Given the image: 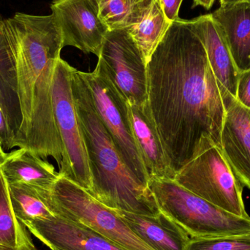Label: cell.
I'll list each match as a JSON object with an SVG mask.
<instances>
[{
	"instance_id": "27",
	"label": "cell",
	"mask_w": 250,
	"mask_h": 250,
	"mask_svg": "<svg viewBox=\"0 0 250 250\" xmlns=\"http://www.w3.org/2000/svg\"><path fill=\"white\" fill-rule=\"evenodd\" d=\"M215 0H193L194 6H201L207 10H209L214 4Z\"/></svg>"
},
{
	"instance_id": "2",
	"label": "cell",
	"mask_w": 250,
	"mask_h": 250,
	"mask_svg": "<svg viewBox=\"0 0 250 250\" xmlns=\"http://www.w3.org/2000/svg\"><path fill=\"white\" fill-rule=\"evenodd\" d=\"M4 23L22 115L17 147L43 160L51 157L60 168L62 148L53 111L52 84L64 48L61 30L52 14L16 13Z\"/></svg>"
},
{
	"instance_id": "25",
	"label": "cell",
	"mask_w": 250,
	"mask_h": 250,
	"mask_svg": "<svg viewBox=\"0 0 250 250\" xmlns=\"http://www.w3.org/2000/svg\"><path fill=\"white\" fill-rule=\"evenodd\" d=\"M16 147L14 137L7 124L5 116L0 108V149L7 153Z\"/></svg>"
},
{
	"instance_id": "5",
	"label": "cell",
	"mask_w": 250,
	"mask_h": 250,
	"mask_svg": "<svg viewBox=\"0 0 250 250\" xmlns=\"http://www.w3.org/2000/svg\"><path fill=\"white\" fill-rule=\"evenodd\" d=\"M173 180L215 207L242 218L250 219L244 203L243 185L233 173L221 148L204 137L190 161Z\"/></svg>"
},
{
	"instance_id": "23",
	"label": "cell",
	"mask_w": 250,
	"mask_h": 250,
	"mask_svg": "<svg viewBox=\"0 0 250 250\" xmlns=\"http://www.w3.org/2000/svg\"><path fill=\"white\" fill-rule=\"evenodd\" d=\"M185 250H250V235L192 239Z\"/></svg>"
},
{
	"instance_id": "29",
	"label": "cell",
	"mask_w": 250,
	"mask_h": 250,
	"mask_svg": "<svg viewBox=\"0 0 250 250\" xmlns=\"http://www.w3.org/2000/svg\"><path fill=\"white\" fill-rule=\"evenodd\" d=\"M0 250H21L17 248H10V247L0 246Z\"/></svg>"
},
{
	"instance_id": "16",
	"label": "cell",
	"mask_w": 250,
	"mask_h": 250,
	"mask_svg": "<svg viewBox=\"0 0 250 250\" xmlns=\"http://www.w3.org/2000/svg\"><path fill=\"white\" fill-rule=\"evenodd\" d=\"M0 172L7 183L24 185L36 192L51 190L61 176L51 163L26 148L5 153Z\"/></svg>"
},
{
	"instance_id": "15",
	"label": "cell",
	"mask_w": 250,
	"mask_h": 250,
	"mask_svg": "<svg viewBox=\"0 0 250 250\" xmlns=\"http://www.w3.org/2000/svg\"><path fill=\"white\" fill-rule=\"evenodd\" d=\"M189 23L205 48L220 88L236 98L239 72L218 26L210 14L189 20Z\"/></svg>"
},
{
	"instance_id": "17",
	"label": "cell",
	"mask_w": 250,
	"mask_h": 250,
	"mask_svg": "<svg viewBox=\"0 0 250 250\" xmlns=\"http://www.w3.org/2000/svg\"><path fill=\"white\" fill-rule=\"evenodd\" d=\"M112 210L154 250H185L190 240L182 228L161 211L157 215L148 216Z\"/></svg>"
},
{
	"instance_id": "12",
	"label": "cell",
	"mask_w": 250,
	"mask_h": 250,
	"mask_svg": "<svg viewBox=\"0 0 250 250\" xmlns=\"http://www.w3.org/2000/svg\"><path fill=\"white\" fill-rule=\"evenodd\" d=\"M23 224L51 250H124L92 229L59 216Z\"/></svg>"
},
{
	"instance_id": "24",
	"label": "cell",
	"mask_w": 250,
	"mask_h": 250,
	"mask_svg": "<svg viewBox=\"0 0 250 250\" xmlns=\"http://www.w3.org/2000/svg\"><path fill=\"white\" fill-rule=\"evenodd\" d=\"M236 99L250 109V69L239 73Z\"/></svg>"
},
{
	"instance_id": "7",
	"label": "cell",
	"mask_w": 250,
	"mask_h": 250,
	"mask_svg": "<svg viewBox=\"0 0 250 250\" xmlns=\"http://www.w3.org/2000/svg\"><path fill=\"white\" fill-rule=\"evenodd\" d=\"M73 69L60 57L53 77V111L62 148L59 173L90 193L92 177L72 91Z\"/></svg>"
},
{
	"instance_id": "1",
	"label": "cell",
	"mask_w": 250,
	"mask_h": 250,
	"mask_svg": "<svg viewBox=\"0 0 250 250\" xmlns=\"http://www.w3.org/2000/svg\"><path fill=\"white\" fill-rule=\"evenodd\" d=\"M146 72L148 107L175 173L190 161L204 137L221 148V88L189 20L172 22Z\"/></svg>"
},
{
	"instance_id": "19",
	"label": "cell",
	"mask_w": 250,
	"mask_h": 250,
	"mask_svg": "<svg viewBox=\"0 0 250 250\" xmlns=\"http://www.w3.org/2000/svg\"><path fill=\"white\" fill-rule=\"evenodd\" d=\"M171 23L165 14L160 0H154L146 16L138 23L126 29L139 48L146 64Z\"/></svg>"
},
{
	"instance_id": "21",
	"label": "cell",
	"mask_w": 250,
	"mask_h": 250,
	"mask_svg": "<svg viewBox=\"0 0 250 250\" xmlns=\"http://www.w3.org/2000/svg\"><path fill=\"white\" fill-rule=\"evenodd\" d=\"M154 0H95L101 19L109 30L127 29L148 13Z\"/></svg>"
},
{
	"instance_id": "14",
	"label": "cell",
	"mask_w": 250,
	"mask_h": 250,
	"mask_svg": "<svg viewBox=\"0 0 250 250\" xmlns=\"http://www.w3.org/2000/svg\"><path fill=\"white\" fill-rule=\"evenodd\" d=\"M239 73L250 69V1L220 4L210 13Z\"/></svg>"
},
{
	"instance_id": "10",
	"label": "cell",
	"mask_w": 250,
	"mask_h": 250,
	"mask_svg": "<svg viewBox=\"0 0 250 250\" xmlns=\"http://www.w3.org/2000/svg\"><path fill=\"white\" fill-rule=\"evenodd\" d=\"M51 9L64 47L70 45L99 57L109 29L100 17L95 0H54Z\"/></svg>"
},
{
	"instance_id": "22",
	"label": "cell",
	"mask_w": 250,
	"mask_h": 250,
	"mask_svg": "<svg viewBox=\"0 0 250 250\" xmlns=\"http://www.w3.org/2000/svg\"><path fill=\"white\" fill-rule=\"evenodd\" d=\"M7 187L13 211L22 223L43 220L54 215L32 188L8 183Z\"/></svg>"
},
{
	"instance_id": "8",
	"label": "cell",
	"mask_w": 250,
	"mask_h": 250,
	"mask_svg": "<svg viewBox=\"0 0 250 250\" xmlns=\"http://www.w3.org/2000/svg\"><path fill=\"white\" fill-rule=\"evenodd\" d=\"M82 73L97 114L125 165L141 184L148 187L149 178L132 133L127 103L99 64L92 73Z\"/></svg>"
},
{
	"instance_id": "6",
	"label": "cell",
	"mask_w": 250,
	"mask_h": 250,
	"mask_svg": "<svg viewBox=\"0 0 250 250\" xmlns=\"http://www.w3.org/2000/svg\"><path fill=\"white\" fill-rule=\"evenodd\" d=\"M54 215L83 225L124 250H154L111 208L86 189L60 176L50 191L37 192Z\"/></svg>"
},
{
	"instance_id": "4",
	"label": "cell",
	"mask_w": 250,
	"mask_h": 250,
	"mask_svg": "<svg viewBox=\"0 0 250 250\" xmlns=\"http://www.w3.org/2000/svg\"><path fill=\"white\" fill-rule=\"evenodd\" d=\"M159 209L192 239L250 235V219L230 214L189 192L173 179H151Z\"/></svg>"
},
{
	"instance_id": "13",
	"label": "cell",
	"mask_w": 250,
	"mask_h": 250,
	"mask_svg": "<svg viewBox=\"0 0 250 250\" xmlns=\"http://www.w3.org/2000/svg\"><path fill=\"white\" fill-rule=\"evenodd\" d=\"M131 126L138 151L149 179H174L176 173L163 146L148 103L129 105Z\"/></svg>"
},
{
	"instance_id": "26",
	"label": "cell",
	"mask_w": 250,
	"mask_h": 250,
	"mask_svg": "<svg viewBox=\"0 0 250 250\" xmlns=\"http://www.w3.org/2000/svg\"><path fill=\"white\" fill-rule=\"evenodd\" d=\"M160 1L165 14L170 21L173 22L179 19V10L183 0H160Z\"/></svg>"
},
{
	"instance_id": "30",
	"label": "cell",
	"mask_w": 250,
	"mask_h": 250,
	"mask_svg": "<svg viewBox=\"0 0 250 250\" xmlns=\"http://www.w3.org/2000/svg\"><path fill=\"white\" fill-rule=\"evenodd\" d=\"M4 154H5V153L3 152V151L0 149V163H1V160H2L3 156H4Z\"/></svg>"
},
{
	"instance_id": "11",
	"label": "cell",
	"mask_w": 250,
	"mask_h": 250,
	"mask_svg": "<svg viewBox=\"0 0 250 250\" xmlns=\"http://www.w3.org/2000/svg\"><path fill=\"white\" fill-rule=\"evenodd\" d=\"M226 117L221 149L239 182L250 189V109L221 88Z\"/></svg>"
},
{
	"instance_id": "18",
	"label": "cell",
	"mask_w": 250,
	"mask_h": 250,
	"mask_svg": "<svg viewBox=\"0 0 250 250\" xmlns=\"http://www.w3.org/2000/svg\"><path fill=\"white\" fill-rule=\"evenodd\" d=\"M4 19L0 15V108L5 116L17 147L22 115L18 96L16 72Z\"/></svg>"
},
{
	"instance_id": "28",
	"label": "cell",
	"mask_w": 250,
	"mask_h": 250,
	"mask_svg": "<svg viewBox=\"0 0 250 250\" xmlns=\"http://www.w3.org/2000/svg\"><path fill=\"white\" fill-rule=\"evenodd\" d=\"M241 1H250V0H220V4H228V3L236 2Z\"/></svg>"
},
{
	"instance_id": "20",
	"label": "cell",
	"mask_w": 250,
	"mask_h": 250,
	"mask_svg": "<svg viewBox=\"0 0 250 250\" xmlns=\"http://www.w3.org/2000/svg\"><path fill=\"white\" fill-rule=\"evenodd\" d=\"M0 246L38 250L26 226L16 217L9 196L7 181L0 172Z\"/></svg>"
},
{
	"instance_id": "3",
	"label": "cell",
	"mask_w": 250,
	"mask_h": 250,
	"mask_svg": "<svg viewBox=\"0 0 250 250\" xmlns=\"http://www.w3.org/2000/svg\"><path fill=\"white\" fill-rule=\"evenodd\" d=\"M72 91L92 177L90 195L111 208L141 215L160 214L149 188L129 171L97 114L83 73L73 67Z\"/></svg>"
},
{
	"instance_id": "9",
	"label": "cell",
	"mask_w": 250,
	"mask_h": 250,
	"mask_svg": "<svg viewBox=\"0 0 250 250\" xmlns=\"http://www.w3.org/2000/svg\"><path fill=\"white\" fill-rule=\"evenodd\" d=\"M98 64L129 105L148 103L146 64L126 29L109 30Z\"/></svg>"
}]
</instances>
